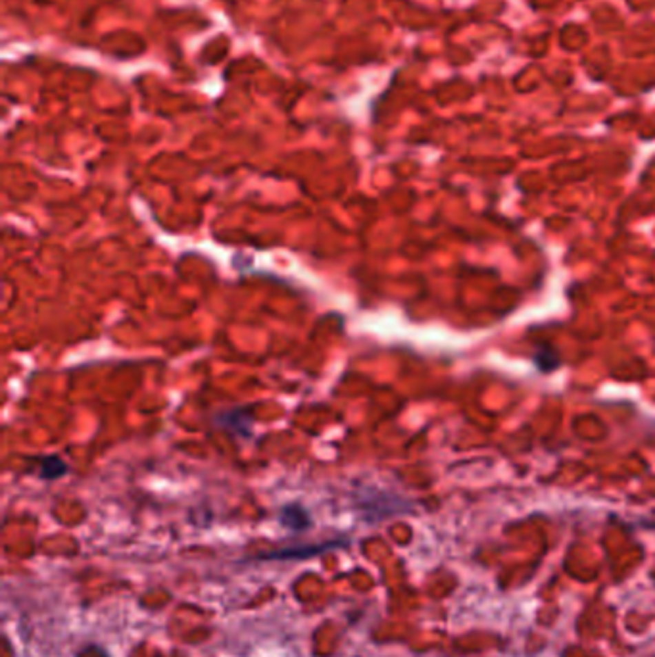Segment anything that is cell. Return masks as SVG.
<instances>
[{"label": "cell", "instance_id": "obj_1", "mask_svg": "<svg viewBox=\"0 0 655 657\" xmlns=\"http://www.w3.org/2000/svg\"><path fill=\"white\" fill-rule=\"evenodd\" d=\"M37 461H39V474H41V479L54 481V479H60V477H64V474L67 473V466H65V461L62 457L46 456L39 457Z\"/></svg>", "mask_w": 655, "mask_h": 657}, {"label": "cell", "instance_id": "obj_2", "mask_svg": "<svg viewBox=\"0 0 655 657\" xmlns=\"http://www.w3.org/2000/svg\"><path fill=\"white\" fill-rule=\"evenodd\" d=\"M281 523L287 525L289 529L302 530L310 525V515H308V511H304L298 505H289V508L282 510Z\"/></svg>", "mask_w": 655, "mask_h": 657}]
</instances>
